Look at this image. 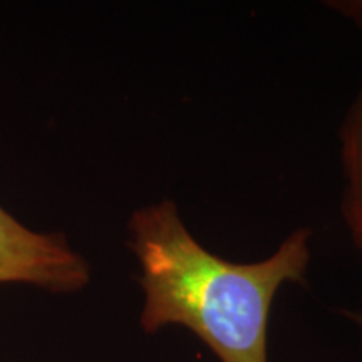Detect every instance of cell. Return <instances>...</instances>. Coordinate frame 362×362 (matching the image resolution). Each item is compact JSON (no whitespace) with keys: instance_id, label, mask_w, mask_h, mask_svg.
<instances>
[{"instance_id":"cell-3","label":"cell","mask_w":362,"mask_h":362,"mask_svg":"<svg viewBox=\"0 0 362 362\" xmlns=\"http://www.w3.org/2000/svg\"><path fill=\"white\" fill-rule=\"evenodd\" d=\"M339 156L344 176L341 215L362 255V81L339 128Z\"/></svg>"},{"instance_id":"cell-4","label":"cell","mask_w":362,"mask_h":362,"mask_svg":"<svg viewBox=\"0 0 362 362\" xmlns=\"http://www.w3.org/2000/svg\"><path fill=\"white\" fill-rule=\"evenodd\" d=\"M325 6L362 29V0H334Z\"/></svg>"},{"instance_id":"cell-5","label":"cell","mask_w":362,"mask_h":362,"mask_svg":"<svg viewBox=\"0 0 362 362\" xmlns=\"http://www.w3.org/2000/svg\"><path fill=\"white\" fill-rule=\"evenodd\" d=\"M361 322H362V315H361Z\"/></svg>"},{"instance_id":"cell-2","label":"cell","mask_w":362,"mask_h":362,"mask_svg":"<svg viewBox=\"0 0 362 362\" xmlns=\"http://www.w3.org/2000/svg\"><path fill=\"white\" fill-rule=\"evenodd\" d=\"M89 280V264L64 235L29 228L0 205V284L74 293Z\"/></svg>"},{"instance_id":"cell-1","label":"cell","mask_w":362,"mask_h":362,"mask_svg":"<svg viewBox=\"0 0 362 362\" xmlns=\"http://www.w3.org/2000/svg\"><path fill=\"white\" fill-rule=\"evenodd\" d=\"M139 265L143 332L180 325L220 362H269L270 312L282 285L305 279L309 228H297L264 260L221 259L203 247L170 198L139 206L128 220Z\"/></svg>"}]
</instances>
